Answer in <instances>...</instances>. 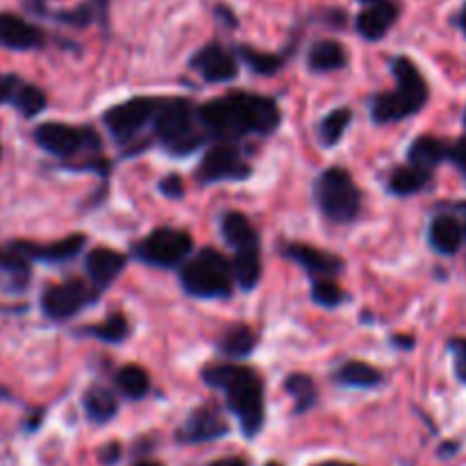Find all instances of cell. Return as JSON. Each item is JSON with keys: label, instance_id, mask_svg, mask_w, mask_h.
Returning a JSON list of instances; mask_svg holds the SVG:
<instances>
[{"label": "cell", "instance_id": "1", "mask_svg": "<svg viewBox=\"0 0 466 466\" xmlns=\"http://www.w3.org/2000/svg\"><path fill=\"white\" fill-rule=\"evenodd\" d=\"M198 121L218 139H239L246 135H268L280 123L276 100L267 96L235 91L223 98L208 100L198 109Z\"/></svg>", "mask_w": 466, "mask_h": 466}, {"label": "cell", "instance_id": "2", "mask_svg": "<svg viewBox=\"0 0 466 466\" xmlns=\"http://www.w3.org/2000/svg\"><path fill=\"white\" fill-rule=\"evenodd\" d=\"M203 380L226 394L228 405L239 419L246 437H255L264 426V385L262 378L239 364H212L203 371Z\"/></svg>", "mask_w": 466, "mask_h": 466}, {"label": "cell", "instance_id": "3", "mask_svg": "<svg viewBox=\"0 0 466 466\" xmlns=\"http://www.w3.org/2000/svg\"><path fill=\"white\" fill-rule=\"evenodd\" d=\"M391 71L399 82V89L378 94L371 100V116L380 126L403 121V118L421 112L423 105L428 103V85L412 59L396 57L391 62Z\"/></svg>", "mask_w": 466, "mask_h": 466}, {"label": "cell", "instance_id": "4", "mask_svg": "<svg viewBox=\"0 0 466 466\" xmlns=\"http://www.w3.org/2000/svg\"><path fill=\"white\" fill-rule=\"evenodd\" d=\"M155 135L159 144L173 155H189L203 144L198 126H196V112L191 100L171 98L162 100L157 114L153 116Z\"/></svg>", "mask_w": 466, "mask_h": 466}, {"label": "cell", "instance_id": "5", "mask_svg": "<svg viewBox=\"0 0 466 466\" xmlns=\"http://www.w3.org/2000/svg\"><path fill=\"white\" fill-rule=\"evenodd\" d=\"M180 282L196 299H226L232 291V264L218 250L203 248L182 267Z\"/></svg>", "mask_w": 466, "mask_h": 466}, {"label": "cell", "instance_id": "6", "mask_svg": "<svg viewBox=\"0 0 466 466\" xmlns=\"http://www.w3.org/2000/svg\"><path fill=\"white\" fill-rule=\"evenodd\" d=\"M314 198L323 217L335 223H350L360 214L362 196L346 168H328L317 177Z\"/></svg>", "mask_w": 466, "mask_h": 466}, {"label": "cell", "instance_id": "7", "mask_svg": "<svg viewBox=\"0 0 466 466\" xmlns=\"http://www.w3.org/2000/svg\"><path fill=\"white\" fill-rule=\"evenodd\" d=\"M191 248H194V241L185 230L159 228L137 246V258L144 259L150 267L171 268L177 267L191 253Z\"/></svg>", "mask_w": 466, "mask_h": 466}, {"label": "cell", "instance_id": "8", "mask_svg": "<svg viewBox=\"0 0 466 466\" xmlns=\"http://www.w3.org/2000/svg\"><path fill=\"white\" fill-rule=\"evenodd\" d=\"M162 100L159 98H130L126 103L114 105L112 109L103 114V123L107 126V130L112 132L114 139L118 144H126L132 137L139 135L153 116L157 114Z\"/></svg>", "mask_w": 466, "mask_h": 466}, {"label": "cell", "instance_id": "9", "mask_svg": "<svg viewBox=\"0 0 466 466\" xmlns=\"http://www.w3.org/2000/svg\"><path fill=\"white\" fill-rule=\"evenodd\" d=\"M35 141L50 155L73 157L82 148H98L100 137L91 127H73L66 123H41L35 130Z\"/></svg>", "mask_w": 466, "mask_h": 466}, {"label": "cell", "instance_id": "10", "mask_svg": "<svg viewBox=\"0 0 466 466\" xmlns=\"http://www.w3.org/2000/svg\"><path fill=\"white\" fill-rule=\"evenodd\" d=\"M96 294L85 285L82 280H66L59 285L46 287L41 294V309L46 317L53 321H66V319L76 317L77 312L94 303Z\"/></svg>", "mask_w": 466, "mask_h": 466}, {"label": "cell", "instance_id": "11", "mask_svg": "<svg viewBox=\"0 0 466 466\" xmlns=\"http://www.w3.org/2000/svg\"><path fill=\"white\" fill-rule=\"evenodd\" d=\"M196 176L200 182L246 180L250 176V167L232 141H221L205 153Z\"/></svg>", "mask_w": 466, "mask_h": 466}, {"label": "cell", "instance_id": "12", "mask_svg": "<svg viewBox=\"0 0 466 466\" xmlns=\"http://www.w3.org/2000/svg\"><path fill=\"white\" fill-rule=\"evenodd\" d=\"M86 239L85 235H68L64 239L53 241V244H35V241H14L9 248L18 253L25 259H35V262H68L76 258L82 248H85Z\"/></svg>", "mask_w": 466, "mask_h": 466}, {"label": "cell", "instance_id": "13", "mask_svg": "<svg viewBox=\"0 0 466 466\" xmlns=\"http://www.w3.org/2000/svg\"><path fill=\"white\" fill-rule=\"evenodd\" d=\"M191 66L200 73L208 82H230L237 77L235 53L223 48L221 44H208L194 55Z\"/></svg>", "mask_w": 466, "mask_h": 466}, {"label": "cell", "instance_id": "14", "mask_svg": "<svg viewBox=\"0 0 466 466\" xmlns=\"http://www.w3.org/2000/svg\"><path fill=\"white\" fill-rule=\"evenodd\" d=\"M280 253L285 255V258L294 259L296 264H300L309 276H319L321 280H328V278L337 276V273L344 268V262H341L337 255L326 253V250H319L314 248V246L280 244Z\"/></svg>", "mask_w": 466, "mask_h": 466}, {"label": "cell", "instance_id": "15", "mask_svg": "<svg viewBox=\"0 0 466 466\" xmlns=\"http://www.w3.org/2000/svg\"><path fill=\"white\" fill-rule=\"evenodd\" d=\"M46 35L41 27L32 25L16 14H0V46L9 50H35L41 48Z\"/></svg>", "mask_w": 466, "mask_h": 466}, {"label": "cell", "instance_id": "16", "mask_svg": "<svg viewBox=\"0 0 466 466\" xmlns=\"http://www.w3.org/2000/svg\"><path fill=\"white\" fill-rule=\"evenodd\" d=\"M228 432V423L221 414L212 408H200L185 421V426L177 431V440L185 444H203V441L218 440Z\"/></svg>", "mask_w": 466, "mask_h": 466}, {"label": "cell", "instance_id": "17", "mask_svg": "<svg viewBox=\"0 0 466 466\" xmlns=\"http://www.w3.org/2000/svg\"><path fill=\"white\" fill-rule=\"evenodd\" d=\"M400 7L394 0H382V3L369 5L364 12L358 16V32L369 41H378L391 30L396 21H399Z\"/></svg>", "mask_w": 466, "mask_h": 466}, {"label": "cell", "instance_id": "18", "mask_svg": "<svg viewBox=\"0 0 466 466\" xmlns=\"http://www.w3.org/2000/svg\"><path fill=\"white\" fill-rule=\"evenodd\" d=\"M85 267L91 282H94L98 289H105V287L112 285L118 278V273L123 271V267H126V255L112 248H94L86 255Z\"/></svg>", "mask_w": 466, "mask_h": 466}, {"label": "cell", "instance_id": "19", "mask_svg": "<svg viewBox=\"0 0 466 466\" xmlns=\"http://www.w3.org/2000/svg\"><path fill=\"white\" fill-rule=\"evenodd\" d=\"M428 239H431V246L440 255H455L460 250V246H462L464 228L451 214H440V217L432 218Z\"/></svg>", "mask_w": 466, "mask_h": 466}, {"label": "cell", "instance_id": "20", "mask_svg": "<svg viewBox=\"0 0 466 466\" xmlns=\"http://www.w3.org/2000/svg\"><path fill=\"white\" fill-rule=\"evenodd\" d=\"M451 157V146L446 141L437 139V137H419L412 141L408 150V162L410 167L423 168V171H431L435 167H440L441 162Z\"/></svg>", "mask_w": 466, "mask_h": 466}, {"label": "cell", "instance_id": "21", "mask_svg": "<svg viewBox=\"0 0 466 466\" xmlns=\"http://www.w3.org/2000/svg\"><path fill=\"white\" fill-rule=\"evenodd\" d=\"M346 62H349L346 48L335 39L317 41V44H314L308 53L309 68H312V71H319V73L337 71V68L346 66Z\"/></svg>", "mask_w": 466, "mask_h": 466}, {"label": "cell", "instance_id": "22", "mask_svg": "<svg viewBox=\"0 0 466 466\" xmlns=\"http://www.w3.org/2000/svg\"><path fill=\"white\" fill-rule=\"evenodd\" d=\"M255 344H258V335L250 326H244V323H237V326H230L218 339V350H221L226 358L241 360L248 358L255 350Z\"/></svg>", "mask_w": 466, "mask_h": 466}, {"label": "cell", "instance_id": "23", "mask_svg": "<svg viewBox=\"0 0 466 466\" xmlns=\"http://www.w3.org/2000/svg\"><path fill=\"white\" fill-rule=\"evenodd\" d=\"M335 380L344 387H355V390H371L382 382V373L376 367L360 360H350V362L341 364L335 373Z\"/></svg>", "mask_w": 466, "mask_h": 466}, {"label": "cell", "instance_id": "24", "mask_svg": "<svg viewBox=\"0 0 466 466\" xmlns=\"http://www.w3.org/2000/svg\"><path fill=\"white\" fill-rule=\"evenodd\" d=\"M221 232L226 241L235 248H248V246H259L258 230L253 223L241 212H226L221 218Z\"/></svg>", "mask_w": 466, "mask_h": 466}, {"label": "cell", "instance_id": "25", "mask_svg": "<svg viewBox=\"0 0 466 466\" xmlns=\"http://www.w3.org/2000/svg\"><path fill=\"white\" fill-rule=\"evenodd\" d=\"M232 276L239 282L241 289L250 291L258 285L262 276V259H259V246H248V248H237L235 259H232Z\"/></svg>", "mask_w": 466, "mask_h": 466}, {"label": "cell", "instance_id": "26", "mask_svg": "<svg viewBox=\"0 0 466 466\" xmlns=\"http://www.w3.org/2000/svg\"><path fill=\"white\" fill-rule=\"evenodd\" d=\"M0 276L5 278V285L12 291H21L30 280V267L27 259L14 253L12 248H0Z\"/></svg>", "mask_w": 466, "mask_h": 466}, {"label": "cell", "instance_id": "27", "mask_svg": "<svg viewBox=\"0 0 466 466\" xmlns=\"http://www.w3.org/2000/svg\"><path fill=\"white\" fill-rule=\"evenodd\" d=\"M431 171H423V168L417 167H400L391 173L390 177V191L396 196H412L419 194L423 187L431 182Z\"/></svg>", "mask_w": 466, "mask_h": 466}, {"label": "cell", "instance_id": "28", "mask_svg": "<svg viewBox=\"0 0 466 466\" xmlns=\"http://www.w3.org/2000/svg\"><path fill=\"white\" fill-rule=\"evenodd\" d=\"M118 403L114 394L105 387H91L85 394V412L94 423H105L116 414Z\"/></svg>", "mask_w": 466, "mask_h": 466}, {"label": "cell", "instance_id": "29", "mask_svg": "<svg viewBox=\"0 0 466 466\" xmlns=\"http://www.w3.org/2000/svg\"><path fill=\"white\" fill-rule=\"evenodd\" d=\"M9 103H12L23 116H36V114L46 109L48 98H46V94L39 89V86L16 80L12 96H9Z\"/></svg>", "mask_w": 466, "mask_h": 466}, {"label": "cell", "instance_id": "30", "mask_svg": "<svg viewBox=\"0 0 466 466\" xmlns=\"http://www.w3.org/2000/svg\"><path fill=\"white\" fill-rule=\"evenodd\" d=\"M107 3L109 0H85L82 5H77L71 12H57L53 14L59 23H66V25L76 27H86L94 21H103L107 16Z\"/></svg>", "mask_w": 466, "mask_h": 466}, {"label": "cell", "instance_id": "31", "mask_svg": "<svg viewBox=\"0 0 466 466\" xmlns=\"http://www.w3.org/2000/svg\"><path fill=\"white\" fill-rule=\"evenodd\" d=\"M116 387L127 399H144L150 390V378L146 369L137 367V364H127V367L116 371Z\"/></svg>", "mask_w": 466, "mask_h": 466}, {"label": "cell", "instance_id": "32", "mask_svg": "<svg viewBox=\"0 0 466 466\" xmlns=\"http://www.w3.org/2000/svg\"><path fill=\"white\" fill-rule=\"evenodd\" d=\"M86 335L96 337V339L105 341V344H121L127 335H130V326H127L126 314H112V317L105 319L103 323H96V326L86 328Z\"/></svg>", "mask_w": 466, "mask_h": 466}, {"label": "cell", "instance_id": "33", "mask_svg": "<svg viewBox=\"0 0 466 466\" xmlns=\"http://www.w3.org/2000/svg\"><path fill=\"white\" fill-rule=\"evenodd\" d=\"M285 390L296 400V412L299 414L308 412L317 400V387H314L312 378L303 376V373H291L285 380Z\"/></svg>", "mask_w": 466, "mask_h": 466}, {"label": "cell", "instance_id": "34", "mask_svg": "<svg viewBox=\"0 0 466 466\" xmlns=\"http://www.w3.org/2000/svg\"><path fill=\"white\" fill-rule=\"evenodd\" d=\"M239 57L253 68L255 73L259 76H276L282 66V57L280 55H273V53H259V50L250 48V46H239L237 48Z\"/></svg>", "mask_w": 466, "mask_h": 466}, {"label": "cell", "instance_id": "35", "mask_svg": "<svg viewBox=\"0 0 466 466\" xmlns=\"http://www.w3.org/2000/svg\"><path fill=\"white\" fill-rule=\"evenodd\" d=\"M350 116H353V114H350V109H346V107H339V109H335V112L328 114V116L321 121V126H319L323 144L335 146L337 141L344 137V132L349 130Z\"/></svg>", "mask_w": 466, "mask_h": 466}, {"label": "cell", "instance_id": "36", "mask_svg": "<svg viewBox=\"0 0 466 466\" xmlns=\"http://www.w3.org/2000/svg\"><path fill=\"white\" fill-rule=\"evenodd\" d=\"M312 299L321 308H337L344 300V291L332 280H317L312 287Z\"/></svg>", "mask_w": 466, "mask_h": 466}, {"label": "cell", "instance_id": "37", "mask_svg": "<svg viewBox=\"0 0 466 466\" xmlns=\"http://www.w3.org/2000/svg\"><path fill=\"white\" fill-rule=\"evenodd\" d=\"M449 350L451 355H453L455 376H458L460 382H464L466 385V339L464 337H455V339H451Z\"/></svg>", "mask_w": 466, "mask_h": 466}, {"label": "cell", "instance_id": "38", "mask_svg": "<svg viewBox=\"0 0 466 466\" xmlns=\"http://www.w3.org/2000/svg\"><path fill=\"white\" fill-rule=\"evenodd\" d=\"M159 191L168 198H182L185 196V182L180 176H167L159 182Z\"/></svg>", "mask_w": 466, "mask_h": 466}, {"label": "cell", "instance_id": "39", "mask_svg": "<svg viewBox=\"0 0 466 466\" xmlns=\"http://www.w3.org/2000/svg\"><path fill=\"white\" fill-rule=\"evenodd\" d=\"M16 80H18V77H14V76H0V103L9 100V96H12Z\"/></svg>", "mask_w": 466, "mask_h": 466}, {"label": "cell", "instance_id": "40", "mask_svg": "<svg viewBox=\"0 0 466 466\" xmlns=\"http://www.w3.org/2000/svg\"><path fill=\"white\" fill-rule=\"evenodd\" d=\"M118 458H121V446L118 444H109L100 451V460H103L105 464H114Z\"/></svg>", "mask_w": 466, "mask_h": 466}, {"label": "cell", "instance_id": "41", "mask_svg": "<svg viewBox=\"0 0 466 466\" xmlns=\"http://www.w3.org/2000/svg\"><path fill=\"white\" fill-rule=\"evenodd\" d=\"M464 127H466V114H464ZM462 155H466V130H464V137L462 139L458 141V144L451 146V162H453L455 157H462Z\"/></svg>", "mask_w": 466, "mask_h": 466}, {"label": "cell", "instance_id": "42", "mask_svg": "<svg viewBox=\"0 0 466 466\" xmlns=\"http://www.w3.org/2000/svg\"><path fill=\"white\" fill-rule=\"evenodd\" d=\"M209 466H248V464H246V460L241 458H223V460H217V462H212Z\"/></svg>", "mask_w": 466, "mask_h": 466}, {"label": "cell", "instance_id": "43", "mask_svg": "<svg viewBox=\"0 0 466 466\" xmlns=\"http://www.w3.org/2000/svg\"><path fill=\"white\" fill-rule=\"evenodd\" d=\"M394 346H400V349H412V344H414V339L412 337H394Z\"/></svg>", "mask_w": 466, "mask_h": 466}, {"label": "cell", "instance_id": "44", "mask_svg": "<svg viewBox=\"0 0 466 466\" xmlns=\"http://www.w3.org/2000/svg\"><path fill=\"white\" fill-rule=\"evenodd\" d=\"M458 25L462 27V32L466 36V3L462 5V9H460V14H458Z\"/></svg>", "mask_w": 466, "mask_h": 466}, {"label": "cell", "instance_id": "45", "mask_svg": "<svg viewBox=\"0 0 466 466\" xmlns=\"http://www.w3.org/2000/svg\"><path fill=\"white\" fill-rule=\"evenodd\" d=\"M453 162H455V164H458V167H460V168H462V173H464V177H466V155H462V157H455V159H453Z\"/></svg>", "mask_w": 466, "mask_h": 466}, {"label": "cell", "instance_id": "46", "mask_svg": "<svg viewBox=\"0 0 466 466\" xmlns=\"http://www.w3.org/2000/svg\"><path fill=\"white\" fill-rule=\"evenodd\" d=\"M317 466H355V464H346V462H323V464H317Z\"/></svg>", "mask_w": 466, "mask_h": 466}, {"label": "cell", "instance_id": "47", "mask_svg": "<svg viewBox=\"0 0 466 466\" xmlns=\"http://www.w3.org/2000/svg\"><path fill=\"white\" fill-rule=\"evenodd\" d=\"M7 399H9V391L0 385V400H7Z\"/></svg>", "mask_w": 466, "mask_h": 466}, {"label": "cell", "instance_id": "48", "mask_svg": "<svg viewBox=\"0 0 466 466\" xmlns=\"http://www.w3.org/2000/svg\"><path fill=\"white\" fill-rule=\"evenodd\" d=\"M135 466H162L159 462H137Z\"/></svg>", "mask_w": 466, "mask_h": 466}, {"label": "cell", "instance_id": "49", "mask_svg": "<svg viewBox=\"0 0 466 466\" xmlns=\"http://www.w3.org/2000/svg\"><path fill=\"white\" fill-rule=\"evenodd\" d=\"M360 3H364V5H376V3H382V0H360Z\"/></svg>", "mask_w": 466, "mask_h": 466}, {"label": "cell", "instance_id": "50", "mask_svg": "<svg viewBox=\"0 0 466 466\" xmlns=\"http://www.w3.org/2000/svg\"><path fill=\"white\" fill-rule=\"evenodd\" d=\"M267 466H280V464H278V462H268Z\"/></svg>", "mask_w": 466, "mask_h": 466}, {"label": "cell", "instance_id": "51", "mask_svg": "<svg viewBox=\"0 0 466 466\" xmlns=\"http://www.w3.org/2000/svg\"><path fill=\"white\" fill-rule=\"evenodd\" d=\"M0 157H3V148H0Z\"/></svg>", "mask_w": 466, "mask_h": 466}, {"label": "cell", "instance_id": "52", "mask_svg": "<svg viewBox=\"0 0 466 466\" xmlns=\"http://www.w3.org/2000/svg\"><path fill=\"white\" fill-rule=\"evenodd\" d=\"M464 235H466V228H464Z\"/></svg>", "mask_w": 466, "mask_h": 466}]
</instances>
